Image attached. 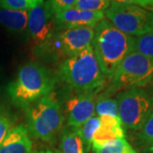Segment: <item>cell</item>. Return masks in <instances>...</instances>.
Instances as JSON below:
<instances>
[{
	"label": "cell",
	"mask_w": 153,
	"mask_h": 153,
	"mask_svg": "<svg viewBox=\"0 0 153 153\" xmlns=\"http://www.w3.org/2000/svg\"><path fill=\"white\" fill-rule=\"evenodd\" d=\"M55 83L49 69L38 62H29L20 68L16 77L8 86V93L16 105L27 108L50 94Z\"/></svg>",
	"instance_id": "7a4b0ae2"
},
{
	"label": "cell",
	"mask_w": 153,
	"mask_h": 153,
	"mask_svg": "<svg viewBox=\"0 0 153 153\" xmlns=\"http://www.w3.org/2000/svg\"><path fill=\"white\" fill-rule=\"evenodd\" d=\"M75 91L66 101L65 110L68 126L79 128L94 115L98 89Z\"/></svg>",
	"instance_id": "30bf717a"
},
{
	"label": "cell",
	"mask_w": 153,
	"mask_h": 153,
	"mask_svg": "<svg viewBox=\"0 0 153 153\" xmlns=\"http://www.w3.org/2000/svg\"><path fill=\"white\" fill-rule=\"evenodd\" d=\"M134 51L153 60V32L135 37Z\"/></svg>",
	"instance_id": "d6986e66"
},
{
	"label": "cell",
	"mask_w": 153,
	"mask_h": 153,
	"mask_svg": "<svg viewBox=\"0 0 153 153\" xmlns=\"http://www.w3.org/2000/svg\"><path fill=\"white\" fill-rule=\"evenodd\" d=\"M94 35V27L83 26L62 29L57 31L44 46L37 50L38 53L64 61L91 45Z\"/></svg>",
	"instance_id": "8992f818"
},
{
	"label": "cell",
	"mask_w": 153,
	"mask_h": 153,
	"mask_svg": "<svg viewBox=\"0 0 153 153\" xmlns=\"http://www.w3.org/2000/svg\"><path fill=\"white\" fill-rule=\"evenodd\" d=\"M44 2V0H0V8L14 10H30Z\"/></svg>",
	"instance_id": "44dd1931"
},
{
	"label": "cell",
	"mask_w": 153,
	"mask_h": 153,
	"mask_svg": "<svg viewBox=\"0 0 153 153\" xmlns=\"http://www.w3.org/2000/svg\"><path fill=\"white\" fill-rule=\"evenodd\" d=\"M134 38L122 33L107 19L95 25L92 46L104 76L111 78L122 60L134 51Z\"/></svg>",
	"instance_id": "6da1fadb"
},
{
	"label": "cell",
	"mask_w": 153,
	"mask_h": 153,
	"mask_svg": "<svg viewBox=\"0 0 153 153\" xmlns=\"http://www.w3.org/2000/svg\"><path fill=\"white\" fill-rule=\"evenodd\" d=\"M152 152H153V151H152Z\"/></svg>",
	"instance_id": "83f0119b"
},
{
	"label": "cell",
	"mask_w": 153,
	"mask_h": 153,
	"mask_svg": "<svg viewBox=\"0 0 153 153\" xmlns=\"http://www.w3.org/2000/svg\"><path fill=\"white\" fill-rule=\"evenodd\" d=\"M123 127L140 130L153 111V95L141 88L122 91L117 96Z\"/></svg>",
	"instance_id": "ba28073f"
},
{
	"label": "cell",
	"mask_w": 153,
	"mask_h": 153,
	"mask_svg": "<svg viewBox=\"0 0 153 153\" xmlns=\"http://www.w3.org/2000/svg\"><path fill=\"white\" fill-rule=\"evenodd\" d=\"M11 125L12 123L10 117L4 114H0V146L8 133L10 131Z\"/></svg>",
	"instance_id": "cb8c5ba5"
},
{
	"label": "cell",
	"mask_w": 153,
	"mask_h": 153,
	"mask_svg": "<svg viewBox=\"0 0 153 153\" xmlns=\"http://www.w3.org/2000/svg\"><path fill=\"white\" fill-rule=\"evenodd\" d=\"M110 4V0H76L74 8L81 10L105 12Z\"/></svg>",
	"instance_id": "7402d4cb"
},
{
	"label": "cell",
	"mask_w": 153,
	"mask_h": 153,
	"mask_svg": "<svg viewBox=\"0 0 153 153\" xmlns=\"http://www.w3.org/2000/svg\"><path fill=\"white\" fill-rule=\"evenodd\" d=\"M96 153H137L125 139L110 140L99 148Z\"/></svg>",
	"instance_id": "ac0fdd59"
},
{
	"label": "cell",
	"mask_w": 153,
	"mask_h": 153,
	"mask_svg": "<svg viewBox=\"0 0 153 153\" xmlns=\"http://www.w3.org/2000/svg\"><path fill=\"white\" fill-rule=\"evenodd\" d=\"M105 16L117 29L132 37L153 32V12L136 4L111 2Z\"/></svg>",
	"instance_id": "52a82bcc"
},
{
	"label": "cell",
	"mask_w": 153,
	"mask_h": 153,
	"mask_svg": "<svg viewBox=\"0 0 153 153\" xmlns=\"http://www.w3.org/2000/svg\"><path fill=\"white\" fill-rule=\"evenodd\" d=\"M62 80L78 91L99 89L105 76L99 66L92 44L64 60L60 66Z\"/></svg>",
	"instance_id": "3957f363"
},
{
	"label": "cell",
	"mask_w": 153,
	"mask_h": 153,
	"mask_svg": "<svg viewBox=\"0 0 153 153\" xmlns=\"http://www.w3.org/2000/svg\"><path fill=\"white\" fill-rule=\"evenodd\" d=\"M138 140L147 152L153 151V111L138 134Z\"/></svg>",
	"instance_id": "ffe728a7"
},
{
	"label": "cell",
	"mask_w": 153,
	"mask_h": 153,
	"mask_svg": "<svg viewBox=\"0 0 153 153\" xmlns=\"http://www.w3.org/2000/svg\"><path fill=\"white\" fill-rule=\"evenodd\" d=\"M46 2L48 3L51 10L55 14L59 11L74 8L76 0H48Z\"/></svg>",
	"instance_id": "603a6c76"
},
{
	"label": "cell",
	"mask_w": 153,
	"mask_h": 153,
	"mask_svg": "<svg viewBox=\"0 0 153 153\" xmlns=\"http://www.w3.org/2000/svg\"><path fill=\"white\" fill-rule=\"evenodd\" d=\"M110 1H111V0H110Z\"/></svg>",
	"instance_id": "f1b7e54d"
},
{
	"label": "cell",
	"mask_w": 153,
	"mask_h": 153,
	"mask_svg": "<svg viewBox=\"0 0 153 153\" xmlns=\"http://www.w3.org/2000/svg\"><path fill=\"white\" fill-rule=\"evenodd\" d=\"M0 24L12 33H24L27 31L28 10L0 8Z\"/></svg>",
	"instance_id": "5bb4252c"
},
{
	"label": "cell",
	"mask_w": 153,
	"mask_h": 153,
	"mask_svg": "<svg viewBox=\"0 0 153 153\" xmlns=\"http://www.w3.org/2000/svg\"><path fill=\"white\" fill-rule=\"evenodd\" d=\"M55 18L58 31L73 27H95V25L105 19L102 11L81 10L71 8L55 13Z\"/></svg>",
	"instance_id": "8fae6325"
},
{
	"label": "cell",
	"mask_w": 153,
	"mask_h": 153,
	"mask_svg": "<svg viewBox=\"0 0 153 153\" xmlns=\"http://www.w3.org/2000/svg\"><path fill=\"white\" fill-rule=\"evenodd\" d=\"M83 143L78 128L71 127L63 132L60 140V153H83Z\"/></svg>",
	"instance_id": "9a60e30c"
},
{
	"label": "cell",
	"mask_w": 153,
	"mask_h": 153,
	"mask_svg": "<svg viewBox=\"0 0 153 153\" xmlns=\"http://www.w3.org/2000/svg\"><path fill=\"white\" fill-rule=\"evenodd\" d=\"M94 111L95 115L100 117L103 116L119 117L117 100L114 99L109 98L108 96H101L98 100H96Z\"/></svg>",
	"instance_id": "e0dca14e"
},
{
	"label": "cell",
	"mask_w": 153,
	"mask_h": 153,
	"mask_svg": "<svg viewBox=\"0 0 153 153\" xmlns=\"http://www.w3.org/2000/svg\"><path fill=\"white\" fill-rule=\"evenodd\" d=\"M33 142L29 138L27 128L19 125L8 133L0 146V153H32Z\"/></svg>",
	"instance_id": "4fadbf2b"
},
{
	"label": "cell",
	"mask_w": 153,
	"mask_h": 153,
	"mask_svg": "<svg viewBox=\"0 0 153 153\" xmlns=\"http://www.w3.org/2000/svg\"><path fill=\"white\" fill-rule=\"evenodd\" d=\"M25 110L28 133L35 139L53 142L64 123V114L58 100L49 94Z\"/></svg>",
	"instance_id": "277c9868"
},
{
	"label": "cell",
	"mask_w": 153,
	"mask_h": 153,
	"mask_svg": "<svg viewBox=\"0 0 153 153\" xmlns=\"http://www.w3.org/2000/svg\"><path fill=\"white\" fill-rule=\"evenodd\" d=\"M35 153H57L53 152V151H50V150H42V151H38L36 152Z\"/></svg>",
	"instance_id": "4316f807"
},
{
	"label": "cell",
	"mask_w": 153,
	"mask_h": 153,
	"mask_svg": "<svg viewBox=\"0 0 153 153\" xmlns=\"http://www.w3.org/2000/svg\"><path fill=\"white\" fill-rule=\"evenodd\" d=\"M100 119V125L94 133L92 140V149L94 152L110 140L123 139L125 137L123 127L119 117L103 116Z\"/></svg>",
	"instance_id": "7c38bea8"
},
{
	"label": "cell",
	"mask_w": 153,
	"mask_h": 153,
	"mask_svg": "<svg viewBox=\"0 0 153 153\" xmlns=\"http://www.w3.org/2000/svg\"><path fill=\"white\" fill-rule=\"evenodd\" d=\"M140 7L153 12V0H140Z\"/></svg>",
	"instance_id": "d4e9b609"
},
{
	"label": "cell",
	"mask_w": 153,
	"mask_h": 153,
	"mask_svg": "<svg viewBox=\"0 0 153 153\" xmlns=\"http://www.w3.org/2000/svg\"><path fill=\"white\" fill-rule=\"evenodd\" d=\"M100 125V119L97 115H94L89 119L86 121L81 127H79V131L81 134L83 148L86 152H89L92 148V140L94 133Z\"/></svg>",
	"instance_id": "2e32d148"
},
{
	"label": "cell",
	"mask_w": 153,
	"mask_h": 153,
	"mask_svg": "<svg viewBox=\"0 0 153 153\" xmlns=\"http://www.w3.org/2000/svg\"><path fill=\"white\" fill-rule=\"evenodd\" d=\"M110 79L108 94L145 87L153 79V60L133 51L122 60Z\"/></svg>",
	"instance_id": "5b68a950"
},
{
	"label": "cell",
	"mask_w": 153,
	"mask_h": 153,
	"mask_svg": "<svg viewBox=\"0 0 153 153\" xmlns=\"http://www.w3.org/2000/svg\"><path fill=\"white\" fill-rule=\"evenodd\" d=\"M111 2H117L123 4H136L140 6V0H111Z\"/></svg>",
	"instance_id": "484cf974"
},
{
	"label": "cell",
	"mask_w": 153,
	"mask_h": 153,
	"mask_svg": "<svg viewBox=\"0 0 153 153\" xmlns=\"http://www.w3.org/2000/svg\"><path fill=\"white\" fill-rule=\"evenodd\" d=\"M58 31L55 15L47 2L28 10L27 32L38 49Z\"/></svg>",
	"instance_id": "9c48e42d"
}]
</instances>
